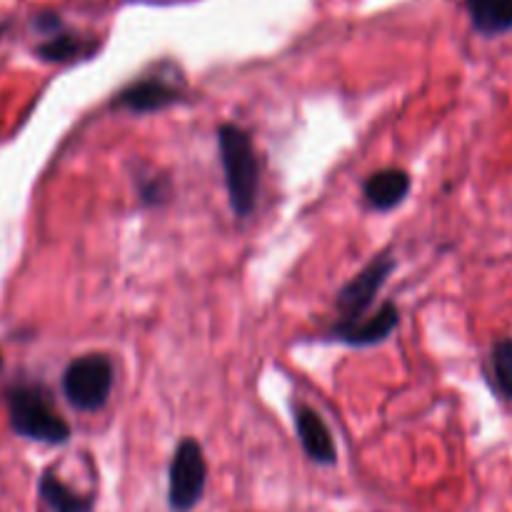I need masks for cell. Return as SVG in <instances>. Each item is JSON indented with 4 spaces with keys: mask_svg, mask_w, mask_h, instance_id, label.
<instances>
[{
    "mask_svg": "<svg viewBox=\"0 0 512 512\" xmlns=\"http://www.w3.org/2000/svg\"><path fill=\"white\" fill-rule=\"evenodd\" d=\"M218 150L230 208L238 218H248L258 203L260 188L258 155H255L253 140L243 128L225 123L218 128Z\"/></svg>",
    "mask_w": 512,
    "mask_h": 512,
    "instance_id": "cell-1",
    "label": "cell"
},
{
    "mask_svg": "<svg viewBox=\"0 0 512 512\" xmlns=\"http://www.w3.org/2000/svg\"><path fill=\"white\" fill-rule=\"evenodd\" d=\"M10 425L18 435L48 445H63L70 438V425L53 408L48 390L40 385L20 383L5 393Z\"/></svg>",
    "mask_w": 512,
    "mask_h": 512,
    "instance_id": "cell-2",
    "label": "cell"
},
{
    "mask_svg": "<svg viewBox=\"0 0 512 512\" xmlns=\"http://www.w3.org/2000/svg\"><path fill=\"white\" fill-rule=\"evenodd\" d=\"M113 360L103 353H88L75 358L63 373V395L75 410L95 413L108 403L113 393Z\"/></svg>",
    "mask_w": 512,
    "mask_h": 512,
    "instance_id": "cell-3",
    "label": "cell"
},
{
    "mask_svg": "<svg viewBox=\"0 0 512 512\" xmlns=\"http://www.w3.org/2000/svg\"><path fill=\"white\" fill-rule=\"evenodd\" d=\"M208 480V463L198 440L185 438L175 448L168 473V503L173 512H190L200 503Z\"/></svg>",
    "mask_w": 512,
    "mask_h": 512,
    "instance_id": "cell-4",
    "label": "cell"
},
{
    "mask_svg": "<svg viewBox=\"0 0 512 512\" xmlns=\"http://www.w3.org/2000/svg\"><path fill=\"white\" fill-rule=\"evenodd\" d=\"M395 270V260L390 255H378L370 265H365L348 285H343L338 293V313L340 320L338 325H350L358 323L365 318L370 305L375 303L378 293L383 290L385 280L390 278V273Z\"/></svg>",
    "mask_w": 512,
    "mask_h": 512,
    "instance_id": "cell-5",
    "label": "cell"
},
{
    "mask_svg": "<svg viewBox=\"0 0 512 512\" xmlns=\"http://www.w3.org/2000/svg\"><path fill=\"white\" fill-rule=\"evenodd\" d=\"M180 100V88L170 80L160 78V75H150V78L135 80L128 88L120 90L115 95V105L120 110H128V113L145 115L155 113V110H163L168 105L178 103Z\"/></svg>",
    "mask_w": 512,
    "mask_h": 512,
    "instance_id": "cell-6",
    "label": "cell"
},
{
    "mask_svg": "<svg viewBox=\"0 0 512 512\" xmlns=\"http://www.w3.org/2000/svg\"><path fill=\"white\" fill-rule=\"evenodd\" d=\"M398 320V308L393 303H385L373 318H363L350 325L335 323L333 330H330V338L340 340V343L350 345V348H370V345L388 340L390 333L398 328Z\"/></svg>",
    "mask_w": 512,
    "mask_h": 512,
    "instance_id": "cell-7",
    "label": "cell"
},
{
    "mask_svg": "<svg viewBox=\"0 0 512 512\" xmlns=\"http://www.w3.org/2000/svg\"><path fill=\"white\" fill-rule=\"evenodd\" d=\"M295 430H298L300 445H303L305 455L318 465H333L338 460V450H335L333 435H330L325 420L315 413L308 405L295 408Z\"/></svg>",
    "mask_w": 512,
    "mask_h": 512,
    "instance_id": "cell-8",
    "label": "cell"
},
{
    "mask_svg": "<svg viewBox=\"0 0 512 512\" xmlns=\"http://www.w3.org/2000/svg\"><path fill=\"white\" fill-rule=\"evenodd\" d=\"M410 175L405 170L398 168H385L378 170V173L370 175L365 180L363 195L368 200L370 208L380 210V213H388V210L398 208L410 193Z\"/></svg>",
    "mask_w": 512,
    "mask_h": 512,
    "instance_id": "cell-9",
    "label": "cell"
},
{
    "mask_svg": "<svg viewBox=\"0 0 512 512\" xmlns=\"http://www.w3.org/2000/svg\"><path fill=\"white\" fill-rule=\"evenodd\" d=\"M473 25L483 35H500L512 30V0H465Z\"/></svg>",
    "mask_w": 512,
    "mask_h": 512,
    "instance_id": "cell-10",
    "label": "cell"
},
{
    "mask_svg": "<svg viewBox=\"0 0 512 512\" xmlns=\"http://www.w3.org/2000/svg\"><path fill=\"white\" fill-rule=\"evenodd\" d=\"M40 500L48 505L50 512H93V498L70 490L63 480L53 473H45L38 485Z\"/></svg>",
    "mask_w": 512,
    "mask_h": 512,
    "instance_id": "cell-11",
    "label": "cell"
},
{
    "mask_svg": "<svg viewBox=\"0 0 512 512\" xmlns=\"http://www.w3.org/2000/svg\"><path fill=\"white\" fill-rule=\"evenodd\" d=\"M490 363H493L495 385L505 398L512 400V338H503L493 345Z\"/></svg>",
    "mask_w": 512,
    "mask_h": 512,
    "instance_id": "cell-12",
    "label": "cell"
},
{
    "mask_svg": "<svg viewBox=\"0 0 512 512\" xmlns=\"http://www.w3.org/2000/svg\"><path fill=\"white\" fill-rule=\"evenodd\" d=\"M38 53L43 55V60H70L83 53V43L73 35H55L48 43L40 45Z\"/></svg>",
    "mask_w": 512,
    "mask_h": 512,
    "instance_id": "cell-13",
    "label": "cell"
},
{
    "mask_svg": "<svg viewBox=\"0 0 512 512\" xmlns=\"http://www.w3.org/2000/svg\"><path fill=\"white\" fill-rule=\"evenodd\" d=\"M140 198H143L145 205L165 203L170 198V180L158 178V175L140 180Z\"/></svg>",
    "mask_w": 512,
    "mask_h": 512,
    "instance_id": "cell-14",
    "label": "cell"
},
{
    "mask_svg": "<svg viewBox=\"0 0 512 512\" xmlns=\"http://www.w3.org/2000/svg\"><path fill=\"white\" fill-rule=\"evenodd\" d=\"M0 368H3V360H0Z\"/></svg>",
    "mask_w": 512,
    "mask_h": 512,
    "instance_id": "cell-15",
    "label": "cell"
}]
</instances>
